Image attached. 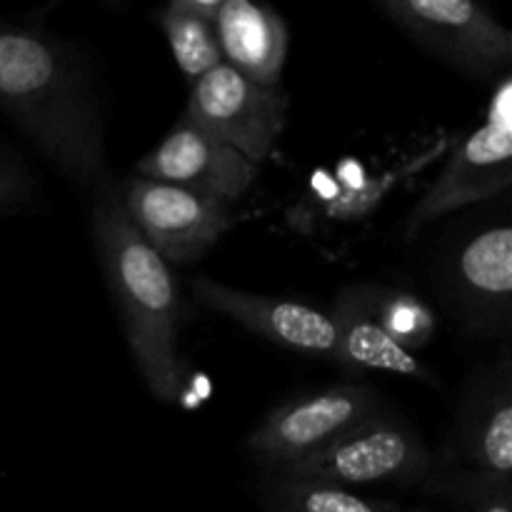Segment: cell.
<instances>
[{
  "label": "cell",
  "mask_w": 512,
  "mask_h": 512,
  "mask_svg": "<svg viewBox=\"0 0 512 512\" xmlns=\"http://www.w3.org/2000/svg\"><path fill=\"white\" fill-rule=\"evenodd\" d=\"M380 413V400L368 385L343 383L280 405L248 438V453L273 473L318 453Z\"/></svg>",
  "instance_id": "cell-7"
},
{
  "label": "cell",
  "mask_w": 512,
  "mask_h": 512,
  "mask_svg": "<svg viewBox=\"0 0 512 512\" xmlns=\"http://www.w3.org/2000/svg\"><path fill=\"white\" fill-rule=\"evenodd\" d=\"M13 213V210H0V218H3V215H10Z\"/></svg>",
  "instance_id": "cell-20"
},
{
  "label": "cell",
  "mask_w": 512,
  "mask_h": 512,
  "mask_svg": "<svg viewBox=\"0 0 512 512\" xmlns=\"http://www.w3.org/2000/svg\"><path fill=\"white\" fill-rule=\"evenodd\" d=\"M93 238L110 293L123 315L140 375L160 403L178 398V290L168 263L138 233L118 190L103 183L95 195Z\"/></svg>",
  "instance_id": "cell-2"
},
{
  "label": "cell",
  "mask_w": 512,
  "mask_h": 512,
  "mask_svg": "<svg viewBox=\"0 0 512 512\" xmlns=\"http://www.w3.org/2000/svg\"><path fill=\"white\" fill-rule=\"evenodd\" d=\"M213 25L225 65L253 83L278 88L288 58V28L275 10L250 0H220Z\"/></svg>",
  "instance_id": "cell-13"
},
{
  "label": "cell",
  "mask_w": 512,
  "mask_h": 512,
  "mask_svg": "<svg viewBox=\"0 0 512 512\" xmlns=\"http://www.w3.org/2000/svg\"><path fill=\"white\" fill-rule=\"evenodd\" d=\"M455 288L475 315L505 318L512 295V230L508 223L475 233L455 258Z\"/></svg>",
  "instance_id": "cell-14"
},
{
  "label": "cell",
  "mask_w": 512,
  "mask_h": 512,
  "mask_svg": "<svg viewBox=\"0 0 512 512\" xmlns=\"http://www.w3.org/2000/svg\"><path fill=\"white\" fill-rule=\"evenodd\" d=\"M430 490L445 495L468 512H512L510 478L493 473L463 470L430 483Z\"/></svg>",
  "instance_id": "cell-17"
},
{
  "label": "cell",
  "mask_w": 512,
  "mask_h": 512,
  "mask_svg": "<svg viewBox=\"0 0 512 512\" xmlns=\"http://www.w3.org/2000/svg\"><path fill=\"white\" fill-rule=\"evenodd\" d=\"M378 313L385 330L408 350L410 345H423L430 338V333H433V318H430V313L418 300L408 298V295L380 293Z\"/></svg>",
  "instance_id": "cell-18"
},
{
  "label": "cell",
  "mask_w": 512,
  "mask_h": 512,
  "mask_svg": "<svg viewBox=\"0 0 512 512\" xmlns=\"http://www.w3.org/2000/svg\"><path fill=\"white\" fill-rule=\"evenodd\" d=\"M420 48L473 78L508 75L512 60L510 30L485 5L470 0H378Z\"/></svg>",
  "instance_id": "cell-3"
},
{
  "label": "cell",
  "mask_w": 512,
  "mask_h": 512,
  "mask_svg": "<svg viewBox=\"0 0 512 512\" xmlns=\"http://www.w3.org/2000/svg\"><path fill=\"white\" fill-rule=\"evenodd\" d=\"M285 113L288 98L283 90L253 83L235 68L220 63L195 80L183 118L258 165L278 145Z\"/></svg>",
  "instance_id": "cell-6"
},
{
  "label": "cell",
  "mask_w": 512,
  "mask_h": 512,
  "mask_svg": "<svg viewBox=\"0 0 512 512\" xmlns=\"http://www.w3.org/2000/svg\"><path fill=\"white\" fill-rule=\"evenodd\" d=\"M193 295L203 308L235 320L270 343L283 345L295 353L335 358L338 335L333 320L313 305L243 293L210 278L195 280Z\"/></svg>",
  "instance_id": "cell-10"
},
{
  "label": "cell",
  "mask_w": 512,
  "mask_h": 512,
  "mask_svg": "<svg viewBox=\"0 0 512 512\" xmlns=\"http://www.w3.org/2000/svg\"><path fill=\"white\" fill-rule=\"evenodd\" d=\"M118 195L138 233L165 263H195L230 228L225 203L183 185L130 175Z\"/></svg>",
  "instance_id": "cell-8"
},
{
  "label": "cell",
  "mask_w": 512,
  "mask_h": 512,
  "mask_svg": "<svg viewBox=\"0 0 512 512\" xmlns=\"http://www.w3.org/2000/svg\"><path fill=\"white\" fill-rule=\"evenodd\" d=\"M273 473L323 480L350 490L355 485H405L428 478L430 455L408 425L378 413L318 453Z\"/></svg>",
  "instance_id": "cell-5"
},
{
  "label": "cell",
  "mask_w": 512,
  "mask_h": 512,
  "mask_svg": "<svg viewBox=\"0 0 512 512\" xmlns=\"http://www.w3.org/2000/svg\"><path fill=\"white\" fill-rule=\"evenodd\" d=\"M33 188V178L25 170V165L13 153L0 148V210H13L15 213L20 203H28Z\"/></svg>",
  "instance_id": "cell-19"
},
{
  "label": "cell",
  "mask_w": 512,
  "mask_h": 512,
  "mask_svg": "<svg viewBox=\"0 0 512 512\" xmlns=\"http://www.w3.org/2000/svg\"><path fill=\"white\" fill-rule=\"evenodd\" d=\"M255 170L258 165L245 155L218 143L183 118L153 153L140 160L135 175L183 185L228 205L248 193Z\"/></svg>",
  "instance_id": "cell-9"
},
{
  "label": "cell",
  "mask_w": 512,
  "mask_h": 512,
  "mask_svg": "<svg viewBox=\"0 0 512 512\" xmlns=\"http://www.w3.org/2000/svg\"><path fill=\"white\" fill-rule=\"evenodd\" d=\"M380 290L350 288L335 303V313L330 315L338 335L335 358L338 363L358 370H383V373L408 375V378L430 380V370L413 355V350L403 348L393 335L385 330L378 313Z\"/></svg>",
  "instance_id": "cell-12"
},
{
  "label": "cell",
  "mask_w": 512,
  "mask_h": 512,
  "mask_svg": "<svg viewBox=\"0 0 512 512\" xmlns=\"http://www.w3.org/2000/svg\"><path fill=\"white\" fill-rule=\"evenodd\" d=\"M453 463L510 478L512 473V375L510 360L488 370L470 385L458 428L453 433Z\"/></svg>",
  "instance_id": "cell-11"
},
{
  "label": "cell",
  "mask_w": 512,
  "mask_h": 512,
  "mask_svg": "<svg viewBox=\"0 0 512 512\" xmlns=\"http://www.w3.org/2000/svg\"><path fill=\"white\" fill-rule=\"evenodd\" d=\"M265 512H408L388 500L365 498L350 488L298 478L288 473H270L260 488Z\"/></svg>",
  "instance_id": "cell-16"
},
{
  "label": "cell",
  "mask_w": 512,
  "mask_h": 512,
  "mask_svg": "<svg viewBox=\"0 0 512 512\" xmlns=\"http://www.w3.org/2000/svg\"><path fill=\"white\" fill-rule=\"evenodd\" d=\"M218 5L220 0H173L158 15L175 63L190 83L223 63L213 25Z\"/></svg>",
  "instance_id": "cell-15"
},
{
  "label": "cell",
  "mask_w": 512,
  "mask_h": 512,
  "mask_svg": "<svg viewBox=\"0 0 512 512\" xmlns=\"http://www.w3.org/2000/svg\"><path fill=\"white\" fill-rule=\"evenodd\" d=\"M512 183V83L503 75L485 123L460 143L453 158L408 218V235L465 205L505 193Z\"/></svg>",
  "instance_id": "cell-4"
},
{
  "label": "cell",
  "mask_w": 512,
  "mask_h": 512,
  "mask_svg": "<svg viewBox=\"0 0 512 512\" xmlns=\"http://www.w3.org/2000/svg\"><path fill=\"white\" fill-rule=\"evenodd\" d=\"M0 108L65 178L80 188L105 183L93 78L70 45L0 18Z\"/></svg>",
  "instance_id": "cell-1"
}]
</instances>
